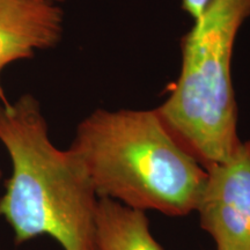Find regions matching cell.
Listing matches in <instances>:
<instances>
[{"label":"cell","mask_w":250,"mask_h":250,"mask_svg":"<svg viewBox=\"0 0 250 250\" xmlns=\"http://www.w3.org/2000/svg\"><path fill=\"white\" fill-rule=\"evenodd\" d=\"M0 143L12 174L0 197V218L17 246L48 235L62 250H98L95 212L99 197L76 153L52 144L39 100L23 94L0 102Z\"/></svg>","instance_id":"6da1fadb"},{"label":"cell","mask_w":250,"mask_h":250,"mask_svg":"<svg viewBox=\"0 0 250 250\" xmlns=\"http://www.w3.org/2000/svg\"><path fill=\"white\" fill-rule=\"evenodd\" d=\"M70 148L99 198L169 217L196 211L208 171L154 110L96 109L78 124Z\"/></svg>","instance_id":"7a4b0ae2"},{"label":"cell","mask_w":250,"mask_h":250,"mask_svg":"<svg viewBox=\"0 0 250 250\" xmlns=\"http://www.w3.org/2000/svg\"><path fill=\"white\" fill-rule=\"evenodd\" d=\"M249 17L250 0H210L182 41L179 79L155 109L205 169L229 160L242 143L230 67L237 33Z\"/></svg>","instance_id":"3957f363"},{"label":"cell","mask_w":250,"mask_h":250,"mask_svg":"<svg viewBox=\"0 0 250 250\" xmlns=\"http://www.w3.org/2000/svg\"><path fill=\"white\" fill-rule=\"evenodd\" d=\"M196 211L217 250H250V142L232 158L206 169Z\"/></svg>","instance_id":"277c9868"},{"label":"cell","mask_w":250,"mask_h":250,"mask_svg":"<svg viewBox=\"0 0 250 250\" xmlns=\"http://www.w3.org/2000/svg\"><path fill=\"white\" fill-rule=\"evenodd\" d=\"M64 33V12L48 0H0V102L7 105L2 72L14 62L55 48Z\"/></svg>","instance_id":"5b68a950"},{"label":"cell","mask_w":250,"mask_h":250,"mask_svg":"<svg viewBox=\"0 0 250 250\" xmlns=\"http://www.w3.org/2000/svg\"><path fill=\"white\" fill-rule=\"evenodd\" d=\"M98 250H164L149 230L145 211L99 198L95 212Z\"/></svg>","instance_id":"8992f818"},{"label":"cell","mask_w":250,"mask_h":250,"mask_svg":"<svg viewBox=\"0 0 250 250\" xmlns=\"http://www.w3.org/2000/svg\"><path fill=\"white\" fill-rule=\"evenodd\" d=\"M210 0H182V9L193 20L203 13Z\"/></svg>","instance_id":"52a82bcc"},{"label":"cell","mask_w":250,"mask_h":250,"mask_svg":"<svg viewBox=\"0 0 250 250\" xmlns=\"http://www.w3.org/2000/svg\"><path fill=\"white\" fill-rule=\"evenodd\" d=\"M48 1H52V2H62V1H64V0H48Z\"/></svg>","instance_id":"ba28073f"},{"label":"cell","mask_w":250,"mask_h":250,"mask_svg":"<svg viewBox=\"0 0 250 250\" xmlns=\"http://www.w3.org/2000/svg\"><path fill=\"white\" fill-rule=\"evenodd\" d=\"M1 179H2V170L0 169V180H1Z\"/></svg>","instance_id":"9c48e42d"},{"label":"cell","mask_w":250,"mask_h":250,"mask_svg":"<svg viewBox=\"0 0 250 250\" xmlns=\"http://www.w3.org/2000/svg\"><path fill=\"white\" fill-rule=\"evenodd\" d=\"M0 250H1V249H0Z\"/></svg>","instance_id":"30bf717a"}]
</instances>
